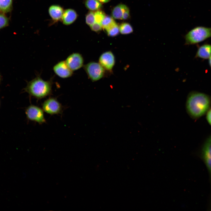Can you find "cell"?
Here are the masks:
<instances>
[{
  "mask_svg": "<svg viewBox=\"0 0 211 211\" xmlns=\"http://www.w3.org/2000/svg\"><path fill=\"white\" fill-rule=\"evenodd\" d=\"M42 107L44 111L51 115L61 114L63 110L61 104L54 98H50L45 100Z\"/></svg>",
  "mask_w": 211,
  "mask_h": 211,
  "instance_id": "obj_7",
  "label": "cell"
},
{
  "mask_svg": "<svg viewBox=\"0 0 211 211\" xmlns=\"http://www.w3.org/2000/svg\"><path fill=\"white\" fill-rule=\"evenodd\" d=\"M206 114V120L209 124L211 126V108L209 110Z\"/></svg>",
  "mask_w": 211,
  "mask_h": 211,
  "instance_id": "obj_25",
  "label": "cell"
},
{
  "mask_svg": "<svg viewBox=\"0 0 211 211\" xmlns=\"http://www.w3.org/2000/svg\"><path fill=\"white\" fill-rule=\"evenodd\" d=\"M1 79H2V77L0 74V83L1 82Z\"/></svg>",
  "mask_w": 211,
  "mask_h": 211,
  "instance_id": "obj_28",
  "label": "cell"
},
{
  "mask_svg": "<svg viewBox=\"0 0 211 211\" xmlns=\"http://www.w3.org/2000/svg\"><path fill=\"white\" fill-rule=\"evenodd\" d=\"M108 35L114 37L118 35L120 32L119 26L116 23L114 25L106 30Z\"/></svg>",
  "mask_w": 211,
  "mask_h": 211,
  "instance_id": "obj_19",
  "label": "cell"
},
{
  "mask_svg": "<svg viewBox=\"0 0 211 211\" xmlns=\"http://www.w3.org/2000/svg\"><path fill=\"white\" fill-rule=\"evenodd\" d=\"M52 84V80L45 81L38 76L28 82L24 90L30 96L42 99L51 94Z\"/></svg>",
  "mask_w": 211,
  "mask_h": 211,
  "instance_id": "obj_2",
  "label": "cell"
},
{
  "mask_svg": "<svg viewBox=\"0 0 211 211\" xmlns=\"http://www.w3.org/2000/svg\"><path fill=\"white\" fill-rule=\"evenodd\" d=\"M95 13V22L101 24V22L106 16L104 13L102 11L98 10Z\"/></svg>",
  "mask_w": 211,
  "mask_h": 211,
  "instance_id": "obj_22",
  "label": "cell"
},
{
  "mask_svg": "<svg viewBox=\"0 0 211 211\" xmlns=\"http://www.w3.org/2000/svg\"><path fill=\"white\" fill-rule=\"evenodd\" d=\"M65 61L69 67L73 71L79 69L82 66L84 60L80 54L74 53L69 55Z\"/></svg>",
  "mask_w": 211,
  "mask_h": 211,
  "instance_id": "obj_8",
  "label": "cell"
},
{
  "mask_svg": "<svg viewBox=\"0 0 211 211\" xmlns=\"http://www.w3.org/2000/svg\"><path fill=\"white\" fill-rule=\"evenodd\" d=\"M84 68L89 77L93 81L99 80L104 74V68L99 63L91 62L85 65Z\"/></svg>",
  "mask_w": 211,
  "mask_h": 211,
  "instance_id": "obj_5",
  "label": "cell"
},
{
  "mask_svg": "<svg viewBox=\"0 0 211 211\" xmlns=\"http://www.w3.org/2000/svg\"><path fill=\"white\" fill-rule=\"evenodd\" d=\"M200 155L208 172L210 186V203L211 204V134L204 141L201 148Z\"/></svg>",
  "mask_w": 211,
  "mask_h": 211,
  "instance_id": "obj_4",
  "label": "cell"
},
{
  "mask_svg": "<svg viewBox=\"0 0 211 211\" xmlns=\"http://www.w3.org/2000/svg\"><path fill=\"white\" fill-rule=\"evenodd\" d=\"M90 26L92 30L96 32L101 30L103 28L101 24L96 22Z\"/></svg>",
  "mask_w": 211,
  "mask_h": 211,
  "instance_id": "obj_23",
  "label": "cell"
},
{
  "mask_svg": "<svg viewBox=\"0 0 211 211\" xmlns=\"http://www.w3.org/2000/svg\"><path fill=\"white\" fill-rule=\"evenodd\" d=\"M127 6L123 4H119L113 9L112 16L113 18L117 19H122L123 13Z\"/></svg>",
  "mask_w": 211,
  "mask_h": 211,
  "instance_id": "obj_14",
  "label": "cell"
},
{
  "mask_svg": "<svg viewBox=\"0 0 211 211\" xmlns=\"http://www.w3.org/2000/svg\"><path fill=\"white\" fill-rule=\"evenodd\" d=\"M64 12L63 8L59 5H53L50 6L48 12L52 19V23H54L61 20Z\"/></svg>",
  "mask_w": 211,
  "mask_h": 211,
  "instance_id": "obj_11",
  "label": "cell"
},
{
  "mask_svg": "<svg viewBox=\"0 0 211 211\" xmlns=\"http://www.w3.org/2000/svg\"><path fill=\"white\" fill-rule=\"evenodd\" d=\"M85 4L88 9L92 11L98 10L102 6L101 3L98 0H86Z\"/></svg>",
  "mask_w": 211,
  "mask_h": 211,
  "instance_id": "obj_16",
  "label": "cell"
},
{
  "mask_svg": "<svg viewBox=\"0 0 211 211\" xmlns=\"http://www.w3.org/2000/svg\"><path fill=\"white\" fill-rule=\"evenodd\" d=\"M99 60V63L108 70H111L115 64L114 55L110 51L105 52L101 54Z\"/></svg>",
  "mask_w": 211,
  "mask_h": 211,
  "instance_id": "obj_10",
  "label": "cell"
},
{
  "mask_svg": "<svg viewBox=\"0 0 211 211\" xmlns=\"http://www.w3.org/2000/svg\"><path fill=\"white\" fill-rule=\"evenodd\" d=\"M197 47L195 58L205 60L208 59L211 55V44L206 43L197 46Z\"/></svg>",
  "mask_w": 211,
  "mask_h": 211,
  "instance_id": "obj_12",
  "label": "cell"
},
{
  "mask_svg": "<svg viewBox=\"0 0 211 211\" xmlns=\"http://www.w3.org/2000/svg\"><path fill=\"white\" fill-rule=\"evenodd\" d=\"M211 96L197 91L190 92L187 96L186 108L188 115L194 119H198L206 114L211 108Z\"/></svg>",
  "mask_w": 211,
  "mask_h": 211,
  "instance_id": "obj_1",
  "label": "cell"
},
{
  "mask_svg": "<svg viewBox=\"0 0 211 211\" xmlns=\"http://www.w3.org/2000/svg\"><path fill=\"white\" fill-rule=\"evenodd\" d=\"M130 17V10L127 7L124 11L122 15V19L127 20Z\"/></svg>",
  "mask_w": 211,
  "mask_h": 211,
  "instance_id": "obj_24",
  "label": "cell"
},
{
  "mask_svg": "<svg viewBox=\"0 0 211 211\" xmlns=\"http://www.w3.org/2000/svg\"><path fill=\"white\" fill-rule=\"evenodd\" d=\"M8 18L3 13H0V29L7 26L9 24Z\"/></svg>",
  "mask_w": 211,
  "mask_h": 211,
  "instance_id": "obj_20",
  "label": "cell"
},
{
  "mask_svg": "<svg viewBox=\"0 0 211 211\" xmlns=\"http://www.w3.org/2000/svg\"><path fill=\"white\" fill-rule=\"evenodd\" d=\"M100 2L102 3H106L109 2L110 0H98Z\"/></svg>",
  "mask_w": 211,
  "mask_h": 211,
  "instance_id": "obj_26",
  "label": "cell"
},
{
  "mask_svg": "<svg viewBox=\"0 0 211 211\" xmlns=\"http://www.w3.org/2000/svg\"><path fill=\"white\" fill-rule=\"evenodd\" d=\"M12 0H0V12L8 13L12 9Z\"/></svg>",
  "mask_w": 211,
  "mask_h": 211,
  "instance_id": "obj_15",
  "label": "cell"
},
{
  "mask_svg": "<svg viewBox=\"0 0 211 211\" xmlns=\"http://www.w3.org/2000/svg\"><path fill=\"white\" fill-rule=\"evenodd\" d=\"M208 63L210 67L211 68V55L208 58Z\"/></svg>",
  "mask_w": 211,
  "mask_h": 211,
  "instance_id": "obj_27",
  "label": "cell"
},
{
  "mask_svg": "<svg viewBox=\"0 0 211 211\" xmlns=\"http://www.w3.org/2000/svg\"><path fill=\"white\" fill-rule=\"evenodd\" d=\"M116 23L113 18L109 16H105L101 22V25L103 28L107 30Z\"/></svg>",
  "mask_w": 211,
  "mask_h": 211,
  "instance_id": "obj_17",
  "label": "cell"
},
{
  "mask_svg": "<svg viewBox=\"0 0 211 211\" xmlns=\"http://www.w3.org/2000/svg\"><path fill=\"white\" fill-rule=\"evenodd\" d=\"M86 23L90 26L95 22L94 13L92 11L89 12L86 17Z\"/></svg>",
  "mask_w": 211,
  "mask_h": 211,
  "instance_id": "obj_21",
  "label": "cell"
},
{
  "mask_svg": "<svg viewBox=\"0 0 211 211\" xmlns=\"http://www.w3.org/2000/svg\"><path fill=\"white\" fill-rule=\"evenodd\" d=\"M43 111L40 108L31 105L26 108L25 113L28 120L41 124L46 122Z\"/></svg>",
  "mask_w": 211,
  "mask_h": 211,
  "instance_id": "obj_6",
  "label": "cell"
},
{
  "mask_svg": "<svg viewBox=\"0 0 211 211\" xmlns=\"http://www.w3.org/2000/svg\"><path fill=\"white\" fill-rule=\"evenodd\" d=\"M120 32L122 34H127L133 32V28L129 23H124L119 26Z\"/></svg>",
  "mask_w": 211,
  "mask_h": 211,
  "instance_id": "obj_18",
  "label": "cell"
},
{
  "mask_svg": "<svg viewBox=\"0 0 211 211\" xmlns=\"http://www.w3.org/2000/svg\"><path fill=\"white\" fill-rule=\"evenodd\" d=\"M77 17V13L74 10L68 9L64 11L61 21L64 24L69 25L72 23Z\"/></svg>",
  "mask_w": 211,
  "mask_h": 211,
  "instance_id": "obj_13",
  "label": "cell"
},
{
  "mask_svg": "<svg viewBox=\"0 0 211 211\" xmlns=\"http://www.w3.org/2000/svg\"><path fill=\"white\" fill-rule=\"evenodd\" d=\"M211 37V28L197 26L188 32L185 36V44H197Z\"/></svg>",
  "mask_w": 211,
  "mask_h": 211,
  "instance_id": "obj_3",
  "label": "cell"
},
{
  "mask_svg": "<svg viewBox=\"0 0 211 211\" xmlns=\"http://www.w3.org/2000/svg\"><path fill=\"white\" fill-rule=\"evenodd\" d=\"M53 70L57 75L62 78L70 77L73 74V71L64 61H61L56 64L53 67Z\"/></svg>",
  "mask_w": 211,
  "mask_h": 211,
  "instance_id": "obj_9",
  "label": "cell"
}]
</instances>
